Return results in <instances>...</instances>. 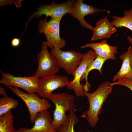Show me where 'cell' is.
<instances>
[{
  "label": "cell",
  "mask_w": 132,
  "mask_h": 132,
  "mask_svg": "<svg viewBox=\"0 0 132 132\" xmlns=\"http://www.w3.org/2000/svg\"><path fill=\"white\" fill-rule=\"evenodd\" d=\"M120 58L122 63L119 70L114 76V81L116 80H132V47L129 46L127 51L121 54Z\"/></svg>",
  "instance_id": "5bb4252c"
},
{
  "label": "cell",
  "mask_w": 132,
  "mask_h": 132,
  "mask_svg": "<svg viewBox=\"0 0 132 132\" xmlns=\"http://www.w3.org/2000/svg\"><path fill=\"white\" fill-rule=\"evenodd\" d=\"M0 71L2 74L0 83L6 86L21 88L29 94H35L37 92L39 78L33 76L30 77L15 76L8 73L4 72L1 70Z\"/></svg>",
  "instance_id": "9c48e42d"
},
{
  "label": "cell",
  "mask_w": 132,
  "mask_h": 132,
  "mask_svg": "<svg viewBox=\"0 0 132 132\" xmlns=\"http://www.w3.org/2000/svg\"><path fill=\"white\" fill-rule=\"evenodd\" d=\"M93 31L90 40L94 41L105 38H109L117 31L113 22H109L106 16L97 22Z\"/></svg>",
  "instance_id": "9a60e30c"
},
{
  "label": "cell",
  "mask_w": 132,
  "mask_h": 132,
  "mask_svg": "<svg viewBox=\"0 0 132 132\" xmlns=\"http://www.w3.org/2000/svg\"><path fill=\"white\" fill-rule=\"evenodd\" d=\"M107 60L106 58L98 56L88 65L80 79V81L84 79L86 81L85 84L83 85V90L84 92H88L90 87V85L88 82V79L89 72L93 70L97 69L100 74H102V66L105 62Z\"/></svg>",
  "instance_id": "2e32d148"
},
{
  "label": "cell",
  "mask_w": 132,
  "mask_h": 132,
  "mask_svg": "<svg viewBox=\"0 0 132 132\" xmlns=\"http://www.w3.org/2000/svg\"><path fill=\"white\" fill-rule=\"evenodd\" d=\"M52 121L47 110L39 112L36 115L34 124L32 128L21 127L15 132H57L52 127Z\"/></svg>",
  "instance_id": "7c38bea8"
},
{
  "label": "cell",
  "mask_w": 132,
  "mask_h": 132,
  "mask_svg": "<svg viewBox=\"0 0 132 132\" xmlns=\"http://www.w3.org/2000/svg\"><path fill=\"white\" fill-rule=\"evenodd\" d=\"M75 1L74 0H69L57 4L52 1L49 5H42L29 17V19L26 24L29 23L33 18H37L43 15L45 16V20H46L49 16L52 18H62L65 14H69Z\"/></svg>",
  "instance_id": "ba28073f"
},
{
  "label": "cell",
  "mask_w": 132,
  "mask_h": 132,
  "mask_svg": "<svg viewBox=\"0 0 132 132\" xmlns=\"http://www.w3.org/2000/svg\"><path fill=\"white\" fill-rule=\"evenodd\" d=\"M62 18H51L48 21L44 19L40 20L38 24L39 33H43L47 39L48 46L51 49L64 47L65 40L61 38L60 34V25Z\"/></svg>",
  "instance_id": "3957f363"
},
{
  "label": "cell",
  "mask_w": 132,
  "mask_h": 132,
  "mask_svg": "<svg viewBox=\"0 0 132 132\" xmlns=\"http://www.w3.org/2000/svg\"></svg>",
  "instance_id": "cb8c5ba5"
},
{
  "label": "cell",
  "mask_w": 132,
  "mask_h": 132,
  "mask_svg": "<svg viewBox=\"0 0 132 132\" xmlns=\"http://www.w3.org/2000/svg\"><path fill=\"white\" fill-rule=\"evenodd\" d=\"M111 85L112 86L116 85L123 86L127 87L132 91V80H119L111 83Z\"/></svg>",
  "instance_id": "44dd1931"
},
{
  "label": "cell",
  "mask_w": 132,
  "mask_h": 132,
  "mask_svg": "<svg viewBox=\"0 0 132 132\" xmlns=\"http://www.w3.org/2000/svg\"><path fill=\"white\" fill-rule=\"evenodd\" d=\"M123 17H118L112 15L113 19L112 22L116 27H126L132 32V8L128 10H125ZM127 39L129 42L132 44V38L130 36H128Z\"/></svg>",
  "instance_id": "e0dca14e"
},
{
  "label": "cell",
  "mask_w": 132,
  "mask_h": 132,
  "mask_svg": "<svg viewBox=\"0 0 132 132\" xmlns=\"http://www.w3.org/2000/svg\"><path fill=\"white\" fill-rule=\"evenodd\" d=\"M82 49L90 47L96 53L98 56L106 58L108 60H115V55L118 53V47L109 45L106 40L98 43H90L81 46Z\"/></svg>",
  "instance_id": "4fadbf2b"
},
{
  "label": "cell",
  "mask_w": 132,
  "mask_h": 132,
  "mask_svg": "<svg viewBox=\"0 0 132 132\" xmlns=\"http://www.w3.org/2000/svg\"><path fill=\"white\" fill-rule=\"evenodd\" d=\"M79 120L74 111L69 112L66 119L60 127L56 130L57 132H75L74 127ZM78 132H81L79 131Z\"/></svg>",
  "instance_id": "ac0fdd59"
},
{
  "label": "cell",
  "mask_w": 132,
  "mask_h": 132,
  "mask_svg": "<svg viewBox=\"0 0 132 132\" xmlns=\"http://www.w3.org/2000/svg\"><path fill=\"white\" fill-rule=\"evenodd\" d=\"M109 82L105 81L93 92H84V95L88 98L89 107L83 114L92 127L96 125L99 120L98 115L101 113L103 104L112 92L113 86Z\"/></svg>",
  "instance_id": "6da1fadb"
},
{
  "label": "cell",
  "mask_w": 132,
  "mask_h": 132,
  "mask_svg": "<svg viewBox=\"0 0 132 132\" xmlns=\"http://www.w3.org/2000/svg\"><path fill=\"white\" fill-rule=\"evenodd\" d=\"M49 99L53 102L55 106L53 112L52 125L56 131L65 121L67 116L66 112L74 111L75 98L72 95L64 92L53 94Z\"/></svg>",
  "instance_id": "7a4b0ae2"
},
{
  "label": "cell",
  "mask_w": 132,
  "mask_h": 132,
  "mask_svg": "<svg viewBox=\"0 0 132 132\" xmlns=\"http://www.w3.org/2000/svg\"><path fill=\"white\" fill-rule=\"evenodd\" d=\"M6 87L24 102L29 111L31 121L32 123H34L38 113L47 110L51 106L48 100L42 99L38 95L26 93L17 88L11 86Z\"/></svg>",
  "instance_id": "277c9868"
},
{
  "label": "cell",
  "mask_w": 132,
  "mask_h": 132,
  "mask_svg": "<svg viewBox=\"0 0 132 132\" xmlns=\"http://www.w3.org/2000/svg\"><path fill=\"white\" fill-rule=\"evenodd\" d=\"M51 53L55 59L59 67L70 75H73L84 54L72 50L63 51L58 48L51 49Z\"/></svg>",
  "instance_id": "5b68a950"
},
{
  "label": "cell",
  "mask_w": 132,
  "mask_h": 132,
  "mask_svg": "<svg viewBox=\"0 0 132 132\" xmlns=\"http://www.w3.org/2000/svg\"><path fill=\"white\" fill-rule=\"evenodd\" d=\"M108 11L106 9L98 8L85 3L82 0H75L69 14L78 20L82 26L93 31L94 27L86 22L84 17L86 16L93 15L99 12Z\"/></svg>",
  "instance_id": "8fae6325"
},
{
  "label": "cell",
  "mask_w": 132,
  "mask_h": 132,
  "mask_svg": "<svg viewBox=\"0 0 132 132\" xmlns=\"http://www.w3.org/2000/svg\"><path fill=\"white\" fill-rule=\"evenodd\" d=\"M0 94L3 95L4 97L7 96L5 89L2 87H0Z\"/></svg>",
  "instance_id": "603a6c76"
},
{
  "label": "cell",
  "mask_w": 132,
  "mask_h": 132,
  "mask_svg": "<svg viewBox=\"0 0 132 132\" xmlns=\"http://www.w3.org/2000/svg\"><path fill=\"white\" fill-rule=\"evenodd\" d=\"M69 82L67 76L59 75L42 77L39 78L37 92L42 98L49 99L53 91L67 86Z\"/></svg>",
  "instance_id": "52a82bcc"
},
{
  "label": "cell",
  "mask_w": 132,
  "mask_h": 132,
  "mask_svg": "<svg viewBox=\"0 0 132 132\" xmlns=\"http://www.w3.org/2000/svg\"><path fill=\"white\" fill-rule=\"evenodd\" d=\"M42 45L41 50L37 55L38 68L33 75L38 78L55 74L59 68L55 59L48 51L46 42H42Z\"/></svg>",
  "instance_id": "8992f818"
},
{
  "label": "cell",
  "mask_w": 132,
  "mask_h": 132,
  "mask_svg": "<svg viewBox=\"0 0 132 132\" xmlns=\"http://www.w3.org/2000/svg\"><path fill=\"white\" fill-rule=\"evenodd\" d=\"M18 101L14 99L7 96L0 99V116L11 109H15L18 106Z\"/></svg>",
  "instance_id": "ffe728a7"
},
{
  "label": "cell",
  "mask_w": 132,
  "mask_h": 132,
  "mask_svg": "<svg viewBox=\"0 0 132 132\" xmlns=\"http://www.w3.org/2000/svg\"><path fill=\"white\" fill-rule=\"evenodd\" d=\"M21 43L20 39L17 38H15L13 39L12 40L11 44L12 47H17L20 45Z\"/></svg>",
  "instance_id": "7402d4cb"
},
{
  "label": "cell",
  "mask_w": 132,
  "mask_h": 132,
  "mask_svg": "<svg viewBox=\"0 0 132 132\" xmlns=\"http://www.w3.org/2000/svg\"><path fill=\"white\" fill-rule=\"evenodd\" d=\"M97 56L93 50H89L84 54L78 66L73 73V79L69 82L67 87L69 90H73L76 96H84L83 85L80 83V79L88 65Z\"/></svg>",
  "instance_id": "30bf717a"
},
{
  "label": "cell",
  "mask_w": 132,
  "mask_h": 132,
  "mask_svg": "<svg viewBox=\"0 0 132 132\" xmlns=\"http://www.w3.org/2000/svg\"><path fill=\"white\" fill-rule=\"evenodd\" d=\"M13 119L11 110L0 116V132H15Z\"/></svg>",
  "instance_id": "d6986e66"
}]
</instances>
